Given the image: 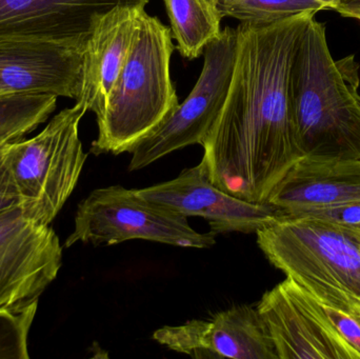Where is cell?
<instances>
[{"label":"cell","instance_id":"obj_1","mask_svg":"<svg viewBox=\"0 0 360 359\" xmlns=\"http://www.w3.org/2000/svg\"><path fill=\"white\" fill-rule=\"evenodd\" d=\"M313 14L269 25L240 22L232 81L201 147L210 181L245 202H268L302 159L292 115L290 79Z\"/></svg>","mask_w":360,"mask_h":359},{"label":"cell","instance_id":"obj_2","mask_svg":"<svg viewBox=\"0 0 360 359\" xmlns=\"http://www.w3.org/2000/svg\"><path fill=\"white\" fill-rule=\"evenodd\" d=\"M359 63L334 59L323 23H307L292 65V115L302 159H360Z\"/></svg>","mask_w":360,"mask_h":359},{"label":"cell","instance_id":"obj_3","mask_svg":"<svg viewBox=\"0 0 360 359\" xmlns=\"http://www.w3.org/2000/svg\"><path fill=\"white\" fill-rule=\"evenodd\" d=\"M269 261L323 305L360 315V229L313 215L259 230Z\"/></svg>","mask_w":360,"mask_h":359},{"label":"cell","instance_id":"obj_4","mask_svg":"<svg viewBox=\"0 0 360 359\" xmlns=\"http://www.w3.org/2000/svg\"><path fill=\"white\" fill-rule=\"evenodd\" d=\"M172 38L158 17L141 11L126 63L97 117L98 136L91 153L130 151L176 109L179 101L170 74Z\"/></svg>","mask_w":360,"mask_h":359},{"label":"cell","instance_id":"obj_5","mask_svg":"<svg viewBox=\"0 0 360 359\" xmlns=\"http://www.w3.org/2000/svg\"><path fill=\"white\" fill-rule=\"evenodd\" d=\"M86 112V105L76 101L35 136L6 145L21 211L34 223L50 226L77 185L88 158L79 138Z\"/></svg>","mask_w":360,"mask_h":359},{"label":"cell","instance_id":"obj_6","mask_svg":"<svg viewBox=\"0 0 360 359\" xmlns=\"http://www.w3.org/2000/svg\"><path fill=\"white\" fill-rule=\"evenodd\" d=\"M134 240L193 249H209L216 242L215 234L195 231L184 215L117 185L94 190L78 204L73 232L63 248Z\"/></svg>","mask_w":360,"mask_h":359},{"label":"cell","instance_id":"obj_7","mask_svg":"<svg viewBox=\"0 0 360 359\" xmlns=\"http://www.w3.org/2000/svg\"><path fill=\"white\" fill-rule=\"evenodd\" d=\"M237 44V30L226 27L205 46L202 70L192 92L158 128L131 148L129 170H141L188 145H201L226 103Z\"/></svg>","mask_w":360,"mask_h":359},{"label":"cell","instance_id":"obj_8","mask_svg":"<svg viewBox=\"0 0 360 359\" xmlns=\"http://www.w3.org/2000/svg\"><path fill=\"white\" fill-rule=\"evenodd\" d=\"M256 308L278 359H360L323 303L291 278L266 291Z\"/></svg>","mask_w":360,"mask_h":359},{"label":"cell","instance_id":"obj_9","mask_svg":"<svg viewBox=\"0 0 360 359\" xmlns=\"http://www.w3.org/2000/svg\"><path fill=\"white\" fill-rule=\"evenodd\" d=\"M63 249L51 226L34 223L20 207L0 214V310L38 301L58 275Z\"/></svg>","mask_w":360,"mask_h":359},{"label":"cell","instance_id":"obj_10","mask_svg":"<svg viewBox=\"0 0 360 359\" xmlns=\"http://www.w3.org/2000/svg\"><path fill=\"white\" fill-rule=\"evenodd\" d=\"M146 200L164 204L186 217L209 221L213 234L257 233L285 216L272 204L239 200L210 181L205 164L184 169L172 181L136 190Z\"/></svg>","mask_w":360,"mask_h":359},{"label":"cell","instance_id":"obj_11","mask_svg":"<svg viewBox=\"0 0 360 359\" xmlns=\"http://www.w3.org/2000/svg\"><path fill=\"white\" fill-rule=\"evenodd\" d=\"M154 341L195 358L278 359L257 308L237 306L211 320H193L154 332Z\"/></svg>","mask_w":360,"mask_h":359},{"label":"cell","instance_id":"obj_12","mask_svg":"<svg viewBox=\"0 0 360 359\" xmlns=\"http://www.w3.org/2000/svg\"><path fill=\"white\" fill-rule=\"evenodd\" d=\"M150 0H0V39L35 40L84 48L97 17Z\"/></svg>","mask_w":360,"mask_h":359},{"label":"cell","instance_id":"obj_13","mask_svg":"<svg viewBox=\"0 0 360 359\" xmlns=\"http://www.w3.org/2000/svg\"><path fill=\"white\" fill-rule=\"evenodd\" d=\"M84 48L0 39V96L48 94L79 98Z\"/></svg>","mask_w":360,"mask_h":359},{"label":"cell","instance_id":"obj_14","mask_svg":"<svg viewBox=\"0 0 360 359\" xmlns=\"http://www.w3.org/2000/svg\"><path fill=\"white\" fill-rule=\"evenodd\" d=\"M143 10L118 6L93 22L84 48L82 93L76 101L84 103L96 118L103 113L110 91L126 63Z\"/></svg>","mask_w":360,"mask_h":359},{"label":"cell","instance_id":"obj_15","mask_svg":"<svg viewBox=\"0 0 360 359\" xmlns=\"http://www.w3.org/2000/svg\"><path fill=\"white\" fill-rule=\"evenodd\" d=\"M360 202V159H302L275 188L268 204L285 216Z\"/></svg>","mask_w":360,"mask_h":359},{"label":"cell","instance_id":"obj_16","mask_svg":"<svg viewBox=\"0 0 360 359\" xmlns=\"http://www.w3.org/2000/svg\"><path fill=\"white\" fill-rule=\"evenodd\" d=\"M171 32L182 56L198 58L205 46L219 36L221 16L212 0H165Z\"/></svg>","mask_w":360,"mask_h":359},{"label":"cell","instance_id":"obj_17","mask_svg":"<svg viewBox=\"0 0 360 359\" xmlns=\"http://www.w3.org/2000/svg\"><path fill=\"white\" fill-rule=\"evenodd\" d=\"M57 98L48 94L0 96V145L25 138L46 122Z\"/></svg>","mask_w":360,"mask_h":359},{"label":"cell","instance_id":"obj_18","mask_svg":"<svg viewBox=\"0 0 360 359\" xmlns=\"http://www.w3.org/2000/svg\"><path fill=\"white\" fill-rule=\"evenodd\" d=\"M221 18L269 25L300 14H317L326 6L316 0H224L217 4Z\"/></svg>","mask_w":360,"mask_h":359},{"label":"cell","instance_id":"obj_19","mask_svg":"<svg viewBox=\"0 0 360 359\" xmlns=\"http://www.w3.org/2000/svg\"><path fill=\"white\" fill-rule=\"evenodd\" d=\"M38 301L0 310V359H29L27 337L33 324Z\"/></svg>","mask_w":360,"mask_h":359},{"label":"cell","instance_id":"obj_20","mask_svg":"<svg viewBox=\"0 0 360 359\" xmlns=\"http://www.w3.org/2000/svg\"><path fill=\"white\" fill-rule=\"evenodd\" d=\"M6 145H0V214L20 207L18 191L8 164Z\"/></svg>","mask_w":360,"mask_h":359},{"label":"cell","instance_id":"obj_21","mask_svg":"<svg viewBox=\"0 0 360 359\" xmlns=\"http://www.w3.org/2000/svg\"><path fill=\"white\" fill-rule=\"evenodd\" d=\"M325 306L328 316L333 322L342 339L359 353L360 356V315H351L340 310Z\"/></svg>","mask_w":360,"mask_h":359},{"label":"cell","instance_id":"obj_22","mask_svg":"<svg viewBox=\"0 0 360 359\" xmlns=\"http://www.w3.org/2000/svg\"><path fill=\"white\" fill-rule=\"evenodd\" d=\"M302 215L323 217V218L331 219V221H338V223L360 229V202L316 209V210L309 211Z\"/></svg>","mask_w":360,"mask_h":359},{"label":"cell","instance_id":"obj_23","mask_svg":"<svg viewBox=\"0 0 360 359\" xmlns=\"http://www.w3.org/2000/svg\"><path fill=\"white\" fill-rule=\"evenodd\" d=\"M333 11H336L347 18L360 20V0H340Z\"/></svg>","mask_w":360,"mask_h":359},{"label":"cell","instance_id":"obj_24","mask_svg":"<svg viewBox=\"0 0 360 359\" xmlns=\"http://www.w3.org/2000/svg\"><path fill=\"white\" fill-rule=\"evenodd\" d=\"M316 1L321 2L323 6H326V10L330 8V10H333L338 4H340V0H316Z\"/></svg>","mask_w":360,"mask_h":359},{"label":"cell","instance_id":"obj_25","mask_svg":"<svg viewBox=\"0 0 360 359\" xmlns=\"http://www.w3.org/2000/svg\"><path fill=\"white\" fill-rule=\"evenodd\" d=\"M212 1H213V2H214V4H216V6H217L218 2H219V1H224V0H212Z\"/></svg>","mask_w":360,"mask_h":359}]
</instances>
